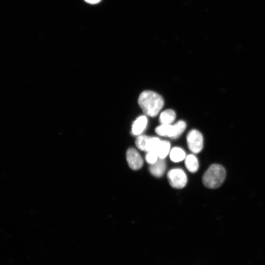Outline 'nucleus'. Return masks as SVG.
<instances>
[{"label": "nucleus", "mask_w": 265, "mask_h": 265, "mask_svg": "<svg viewBox=\"0 0 265 265\" xmlns=\"http://www.w3.org/2000/svg\"><path fill=\"white\" fill-rule=\"evenodd\" d=\"M166 167V163L164 159L159 158L155 163L151 165L150 171L154 177H160L164 174Z\"/></svg>", "instance_id": "9"}, {"label": "nucleus", "mask_w": 265, "mask_h": 265, "mask_svg": "<svg viewBox=\"0 0 265 265\" xmlns=\"http://www.w3.org/2000/svg\"><path fill=\"white\" fill-rule=\"evenodd\" d=\"M158 155L156 152H149L146 155V161L150 165H153L158 160Z\"/></svg>", "instance_id": "14"}, {"label": "nucleus", "mask_w": 265, "mask_h": 265, "mask_svg": "<svg viewBox=\"0 0 265 265\" xmlns=\"http://www.w3.org/2000/svg\"><path fill=\"white\" fill-rule=\"evenodd\" d=\"M187 144L189 150L194 154H199L203 147V138L201 132L193 129L189 132L187 137Z\"/></svg>", "instance_id": "4"}, {"label": "nucleus", "mask_w": 265, "mask_h": 265, "mask_svg": "<svg viewBox=\"0 0 265 265\" xmlns=\"http://www.w3.org/2000/svg\"><path fill=\"white\" fill-rule=\"evenodd\" d=\"M176 118V112L173 110H167L161 113L159 120L161 124H172Z\"/></svg>", "instance_id": "11"}, {"label": "nucleus", "mask_w": 265, "mask_h": 265, "mask_svg": "<svg viewBox=\"0 0 265 265\" xmlns=\"http://www.w3.org/2000/svg\"><path fill=\"white\" fill-rule=\"evenodd\" d=\"M126 159L130 168L133 170L141 169L143 165V159L138 152L133 148H130L128 150L126 153Z\"/></svg>", "instance_id": "7"}, {"label": "nucleus", "mask_w": 265, "mask_h": 265, "mask_svg": "<svg viewBox=\"0 0 265 265\" xmlns=\"http://www.w3.org/2000/svg\"><path fill=\"white\" fill-rule=\"evenodd\" d=\"M148 121V118L145 115L137 118L132 125V134L135 136L141 134L147 127Z\"/></svg>", "instance_id": "8"}, {"label": "nucleus", "mask_w": 265, "mask_h": 265, "mask_svg": "<svg viewBox=\"0 0 265 265\" xmlns=\"http://www.w3.org/2000/svg\"><path fill=\"white\" fill-rule=\"evenodd\" d=\"M138 103L147 115L155 117L163 108L164 100L159 94L153 91L146 90L140 94Z\"/></svg>", "instance_id": "1"}, {"label": "nucleus", "mask_w": 265, "mask_h": 265, "mask_svg": "<svg viewBox=\"0 0 265 265\" xmlns=\"http://www.w3.org/2000/svg\"><path fill=\"white\" fill-rule=\"evenodd\" d=\"M84 1L90 4H96L99 3L101 0H84Z\"/></svg>", "instance_id": "15"}, {"label": "nucleus", "mask_w": 265, "mask_h": 265, "mask_svg": "<svg viewBox=\"0 0 265 265\" xmlns=\"http://www.w3.org/2000/svg\"><path fill=\"white\" fill-rule=\"evenodd\" d=\"M186 123L183 120L177 122L174 125L161 124L155 129L156 133L161 136L168 137L172 139L178 138L186 128Z\"/></svg>", "instance_id": "3"}, {"label": "nucleus", "mask_w": 265, "mask_h": 265, "mask_svg": "<svg viewBox=\"0 0 265 265\" xmlns=\"http://www.w3.org/2000/svg\"><path fill=\"white\" fill-rule=\"evenodd\" d=\"M185 164L187 169L192 173H195L199 170L198 160L193 155H189L186 157Z\"/></svg>", "instance_id": "10"}, {"label": "nucleus", "mask_w": 265, "mask_h": 265, "mask_svg": "<svg viewBox=\"0 0 265 265\" xmlns=\"http://www.w3.org/2000/svg\"><path fill=\"white\" fill-rule=\"evenodd\" d=\"M160 142L158 138L141 135L137 138L135 143L139 150L149 153L156 152Z\"/></svg>", "instance_id": "6"}, {"label": "nucleus", "mask_w": 265, "mask_h": 265, "mask_svg": "<svg viewBox=\"0 0 265 265\" xmlns=\"http://www.w3.org/2000/svg\"><path fill=\"white\" fill-rule=\"evenodd\" d=\"M171 144L167 141H161L156 151L160 159H164L169 155Z\"/></svg>", "instance_id": "12"}, {"label": "nucleus", "mask_w": 265, "mask_h": 265, "mask_svg": "<svg viewBox=\"0 0 265 265\" xmlns=\"http://www.w3.org/2000/svg\"><path fill=\"white\" fill-rule=\"evenodd\" d=\"M186 157L185 152L179 148H175L170 152L171 160L175 163L181 162L185 159Z\"/></svg>", "instance_id": "13"}, {"label": "nucleus", "mask_w": 265, "mask_h": 265, "mask_svg": "<svg viewBox=\"0 0 265 265\" xmlns=\"http://www.w3.org/2000/svg\"><path fill=\"white\" fill-rule=\"evenodd\" d=\"M226 175V171L223 166L219 164L212 165L203 176V183L209 189L219 188L224 182Z\"/></svg>", "instance_id": "2"}, {"label": "nucleus", "mask_w": 265, "mask_h": 265, "mask_svg": "<svg viewBox=\"0 0 265 265\" xmlns=\"http://www.w3.org/2000/svg\"><path fill=\"white\" fill-rule=\"evenodd\" d=\"M168 178L171 186L176 189L184 188L188 181L186 174L180 169L171 170L168 174Z\"/></svg>", "instance_id": "5"}]
</instances>
